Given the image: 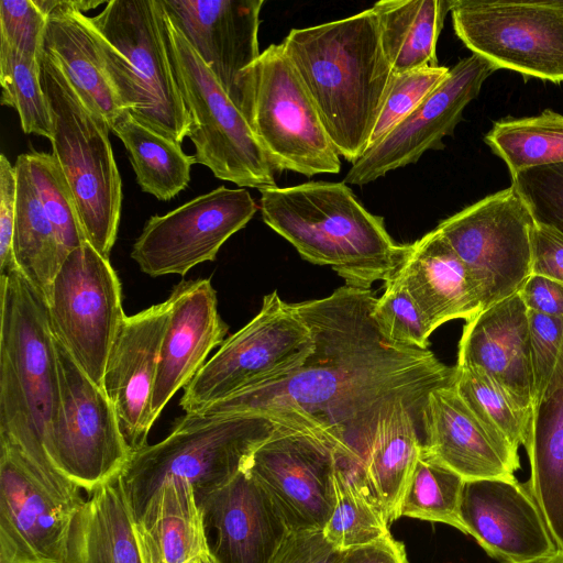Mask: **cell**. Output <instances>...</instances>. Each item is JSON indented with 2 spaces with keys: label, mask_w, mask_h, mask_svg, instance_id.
Returning a JSON list of instances; mask_svg holds the SVG:
<instances>
[{
  "label": "cell",
  "mask_w": 563,
  "mask_h": 563,
  "mask_svg": "<svg viewBox=\"0 0 563 563\" xmlns=\"http://www.w3.org/2000/svg\"><path fill=\"white\" fill-rule=\"evenodd\" d=\"M80 505L56 494L0 441V563H65Z\"/></svg>",
  "instance_id": "e0dca14e"
},
{
  "label": "cell",
  "mask_w": 563,
  "mask_h": 563,
  "mask_svg": "<svg viewBox=\"0 0 563 563\" xmlns=\"http://www.w3.org/2000/svg\"><path fill=\"white\" fill-rule=\"evenodd\" d=\"M143 563H197L210 555L194 488L169 479L135 525Z\"/></svg>",
  "instance_id": "83f0119b"
},
{
  "label": "cell",
  "mask_w": 563,
  "mask_h": 563,
  "mask_svg": "<svg viewBox=\"0 0 563 563\" xmlns=\"http://www.w3.org/2000/svg\"><path fill=\"white\" fill-rule=\"evenodd\" d=\"M344 553L322 530H290L272 563H340Z\"/></svg>",
  "instance_id": "bcb514c9"
},
{
  "label": "cell",
  "mask_w": 563,
  "mask_h": 563,
  "mask_svg": "<svg viewBox=\"0 0 563 563\" xmlns=\"http://www.w3.org/2000/svg\"><path fill=\"white\" fill-rule=\"evenodd\" d=\"M159 5L168 54L190 117L187 136L196 150V164L241 187L276 186V172L246 119Z\"/></svg>",
  "instance_id": "9c48e42d"
},
{
  "label": "cell",
  "mask_w": 563,
  "mask_h": 563,
  "mask_svg": "<svg viewBox=\"0 0 563 563\" xmlns=\"http://www.w3.org/2000/svg\"><path fill=\"white\" fill-rule=\"evenodd\" d=\"M52 329L81 371L100 388L108 355L125 314L118 275L89 242L62 263L47 301Z\"/></svg>",
  "instance_id": "5bb4252c"
},
{
  "label": "cell",
  "mask_w": 563,
  "mask_h": 563,
  "mask_svg": "<svg viewBox=\"0 0 563 563\" xmlns=\"http://www.w3.org/2000/svg\"><path fill=\"white\" fill-rule=\"evenodd\" d=\"M527 310L563 317V284L540 275H530L518 291Z\"/></svg>",
  "instance_id": "681fc988"
},
{
  "label": "cell",
  "mask_w": 563,
  "mask_h": 563,
  "mask_svg": "<svg viewBox=\"0 0 563 563\" xmlns=\"http://www.w3.org/2000/svg\"><path fill=\"white\" fill-rule=\"evenodd\" d=\"M525 450L530 463L527 484L563 551V346L552 377L533 408Z\"/></svg>",
  "instance_id": "f546056e"
},
{
  "label": "cell",
  "mask_w": 563,
  "mask_h": 563,
  "mask_svg": "<svg viewBox=\"0 0 563 563\" xmlns=\"http://www.w3.org/2000/svg\"><path fill=\"white\" fill-rule=\"evenodd\" d=\"M313 339L294 303L273 291L258 313L230 335L184 388L179 405L187 415L289 376L311 354Z\"/></svg>",
  "instance_id": "30bf717a"
},
{
  "label": "cell",
  "mask_w": 563,
  "mask_h": 563,
  "mask_svg": "<svg viewBox=\"0 0 563 563\" xmlns=\"http://www.w3.org/2000/svg\"><path fill=\"white\" fill-rule=\"evenodd\" d=\"M59 401L45 439L46 454L65 478L91 493L121 474L132 453L113 406L55 336Z\"/></svg>",
  "instance_id": "8fae6325"
},
{
  "label": "cell",
  "mask_w": 563,
  "mask_h": 563,
  "mask_svg": "<svg viewBox=\"0 0 563 563\" xmlns=\"http://www.w3.org/2000/svg\"><path fill=\"white\" fill-rule=\"evenodd\" d=\"M38 62L52 117L53 155L73 191L87 242L109 258L122 207V181L109 140L111 130L85 106L48 55L43 52Z\"/></svg>",
  "instance_id": "52a82bcc"
},
{
  "label": "cell",
  "mask_w": 563,
  "mask_h": 563,
  "mask_svg": "<svg viewBox=\"0 0 563 563\" xmlns=\"http://www.w3.org/2000/svg\"><path fill=\"white\" fill-rule=\"evenodd\" d=\"M135 525L119 474L77 509L65 563H143Z\"/></svg>",
  "instance_id": "f1b7e54d"
},
{
  "label": "cell",
  "mask_w": 563,
  "mask_h": 563,
  "mask_svg": "<svg viewBox=\"0 0 563 563\" xmlns=\"http://www.w3.org/2000/svg\"><path fill=\"white\" fill-rule=\"evenodd\" d=\"M532 410L540 401L563 346V317L528 310Z\"/></svg>",
  "instance_id": "ee69618b"
},
{
  "label": "cell",
  "mask_w": 563,
  "mask_h": 563,
  "mask_svg": "<svg viewBox=\"0 0 563 563\" xmlns=\"http://www.w3.org/2000/svg\"><path fill=\"white\" fill-rule=\"evenodd\" d=\"M263 221L306 261L330 266L345 285L369 289L389 280L410 244H398L343 181H308L260 190Z\"/></svg>",
  "instance_id": "277c9868"
},
{
  "label": "cell",
  "mask_w": 563,
  "mask_h": 563,
  "mask_svg": "<svg viewBox=\"0 0 563 563\" xmlns=\"http://www.w3.org/2000/svg\"><path fill=\"white\" fill-rule=\"evenodd\" d=\"M511 176L536 220L563 233V163L530 168Z\"/></svg>",
  "instance_id": "7bdbcfd3"
},
{
  "label": "cell",
  "mask_w": 563,
  "mask_h": 563,
  "mask_svg": "<svg viewBox=\"0 0 563 563\" xmlns=\"http://www.w3.org/2000/svg\"><path fill=\"white\" fill-rule=\"evenodd\" d=\"M340 563H408L404 544L391 534L360 548L345 551Z\"/></svg>",
  "instance_id": "f907efd6"
},
{
  "label": "cell",
  "mask_w": 563,
  "mask_h": 563,
  "mask_svg": "<svg viewBox=\"0 0 563 563\" xmlns=\"http://www.w3.org/2000/svg\"><path fill=\"white\" fill-rule=\"evenodd\" d=\"M197 563H214V562H213V560L211 559V556L209 555V556H207V558H205V559L200 560V561H199V562H197Z\"/></svg>",
  "instance_id": "f5cc1de1"
},
{
  "label": "cell",
  "mask_w": 563,
  "mask_h": 563,
  "mask_svg": "<svg viewBox=\"0 0 563 563\" xmlns=\"http://www.w3.org/2000/svg\"><path fill=\"white\" fill-rule=\"evenodd\" d=\"M111 131L124 144L144 192L167 201L188 186L196 162L194 155L184 153L180 144L140 123L126 110L117 118Z\"/></svg>",
  "instance_id": "836d02e7"
},
{
  "label": "cell",
  "mask_w": 563,
  "mask_h": 563,
  "mask_svg": "<svg viewBox=\"0 0 563 563\" xmlns=\"http://www.w3.org/2000/svg\"><path fill=\"white\" fill-rule=\"evenodd\" d=\"M375 300L371 289L345 285L294 303L313 339L305 363L191 415H257L307 429L330 442L342 467L365 474L379 422L400 404L420 418L428 395L455 377L430 350L389 340L373 317Z\"/></svg>",
  "instance_id": "6da1fadb"
},
{
  "label": "cell",
  "mask_w": 563,
  "mask_h": 563,
  "mask_svg": "<svg viewBox=\"0 0 563 563\" xmlns=\"http://www.w3.org/2000/svg\"><path fill=\"white\" fill-rule=\"evenodd\" d=\"M419 306L432 330L454 320H472L484 305L466 266L433 229L410 244L394 275Z\"/></svg>",
  "instance_id": "4316f807"
},
{
  "label": "cell",
  "mask_w": 563,
  "mask_h": 563,
  "mask_svg": "<svg viewBox=\"0 0 563 563\" xmlns=\"http://www.w3.org/2000/svg\"><path fill=\"white\" fill-rule=\"evenodd\" d=\"M238 108L275 172L338 174L340 155L280 44H272L238 84Z\"/></svg>",
  "instance_id": "ba28073f"
},
{
  "label": "cell",
  "mask_w": 563,
  "mask_h": 563,
  "mask_svg": "<svg viewBox=\"0 0 563 563\" xmlns=\"http://www.w3.org/2000/svg\"><path fill=\"white\" fill-rule=\"evenodd\" d=\"M334 493V507L322 531L335 548L347 551L391 534L383 507L366 477L347 472L336 463Z\"/></svg>",
  "instance_id": "e575fe53"
},
{
  "label": "cell",
  "mask_w": 563,
  "mask_h": 563,
  "mask_svg": "<svg viewBox=\"0 0 563 563\" xmlns=\"http://www.w3.org/2000/svg\"><path fill=\"white\" fill-rule=\"evenodd\" d=\"M38 59L0 40L1 103L16 110L24 133L51 140L52 117Z\"/></svg>",
  "instance_id": "f35d334b"
},
{
  "label": "cell",
  "mask_w": 563,
  "mask_h": 563,
  "mask_svg": "<svg viewBox=\"0 0 563 563\" xmlns=\"http://www.w3.org/2000/svg\"><path fill=\"white\" fill-rule=\"evenodd\" d=\"M172 298L126 316L111 345L102 389L111 401L123 439L135 453L147 445L155 421L151 400Z\"/></svg>",
  "instance_id": "ffe728a7"
},
{
  "label": "cell",
  "mask_w": 563,
  "mask_h": 563,
  "mask_svg": "<svg viewBox=\"0 0 563 563\" xmlns=\"http://www.w3.org/2000/svg\"><path fill=\"white\" fill-rule=\"evenodd\" d=\"M87 23L122 108L181 144L190 117L168 54L159 1L111 0Z\"/></svg>",
  "instance_id": "5b68a950"
},
{
  "label": "cell",
  "mask_w": 563,
  "mask_h": 563,
  "mask_svg": "<svg viewBox=\"0 0 563 563\" xmlns=\"http://www.w3.org/2000/svg\"><path fill=\"white\" fill-rule=\"evenodd\" d=\"M26 157L37 196L66 258L87 241L73 191L53 154L31 152Z\"/></svg>",
  "instance_id": "ab89813d"
},
{
  "label": "cell",
  "mask_w": 563,
  "mask_h": 563,
  "mask_svg": "<svg viewBox=\"0 0 563 563\" xmlns=\"http://www.w3.org/2000/svg\"><path fill=\"white\" fill-rule=\"evenodd\" d=\"M335 466L336 452L325 438L277 422L244 470L267 492L290 530H323L335 503Z\"/></svg>",
  "instance_id": "2e32d148"
},
{
  "label": "cell",
  "mask_w": 563,
  "mask_h": 563,
  "mask_svg": "<svg viewBox=\"0 0 563 563\" xmlns=\"http://www.w3.org/2000/svg\"><path fill=\"white\" fill-rule=\"evenodd\" d=\"M169 297L170 317L151 400L155 420L176 391L185 388L201 369L209 353L223 343L228 332L210 279L181 282Z\"/></svg>",
  "instance_id": "cb8c5ba5"
},
{
  "label": "cell",
  "mask_w": 563,
  "mask_h": 563,
  "mask_svg": "<svg viewBox=\"0 0 563 563\" xmlns=\"http://www.w3.org/2000/svg\"><path fill=\"white\" fill-rule=\"evenodd\" d=\"M0 441L15 448L55 493L80 503V489L55 470L45 451L59 401L47 303L19 269L0 275Z\"/></svg>",
  "instance_id": "3957f363"
},
{
  "label": "cell",
  "mask_w": 563,
  "mask_h": 563,
  "mask_svg": "<svg viewBox=\"0 0 563 563\" xmlns=\"http://www.w3.org/2000/svg\"><path fill=\"white\" fill-rule=\"evenodd\" d=\"M420 422L424 449L465 481L516 477L518 450L475 416L453 384L428 395Z\"/></svg>",
  "instance_id": "603a6c76"
},
{
  "label": "cell",
  "mask_w": 563,
  "mask_h": 563,
  "mask_svg": "<svg viewBox=\"0 0 563 563\" xmlns=\"http://www.w3.org/2000/svg\"><path fill=\"white\" fill-rule=\"evenodd\" d=\"M14 169L16 176L14 258L18 269L47 303L54 278L65 256L37 196L26 154L18 156Z\"/></svg>",
  "instance_id": "1f68e13d"
},
{
  "label": "cell",
  "mask_w": 563,
  "mask_h": 563,
  "mask_svg": "<svg viewBox=\"0 0 563 563\" xmlns=\"http://www.w3.org/2000/svg\"><path fill=\"white\" fill-rule=\"evenodd\" d=\"M460 514L466 529L499 563H537L559 551L527 483L465 481Z\"/></svg>",
  "instance_id": "d6986e66"
},
{
  "label": "cell",
  "mask_w": 563,
  "mask_h": 563,
  "mask_svg": "<svg viewBox=\"0 0 563 563\" xmlns=\"http://www.w3.org/2000/svg\"><path fill=\"white\" fill-rule=\"evenodd\" d=\"M276 424L257 415L185 413L164 440L133 453L120 474L135 522L169 479L185 481L196 497L229 483Z\"/></svg>",
  "instance_id": "8992f818"
},
{
  "label": "cell",
  "mask_w": 563,
  "mask_h": 563,
  "mask_svg": "<svg viewBox=\"0 0 563 563\" xmlns=\"http://www.w3.org/2000/svg\"><path fill=\"white\" fill-rule=\"evenodd\" d=\"M372 9L394 74L440 66L437 43L449 0H380Z\"/></svg>",
  "instance_id": "4dcf8cb0"
},
{
  "label": "cell",
  "mask_w": 563,
  "mask_h": 563,
  "mask_svg": "<svg viewBox=\"0 0 563 563\" xmlns=\"http://www.w3.org/2000/svg\"><path fill=\"white\" fill-rule=\"evenodd\" d=\"M563 284V233L536 222L532 230V271Z\"/></svg>",
  "instance_id": "c3c4849f"
},
{
  "label": "cell",
  "mask_w": 563,
  "mask_h": 563,
  "mask_svg": "<svg viewBox=\"0 0 563 563\" xmlns=\"http://www.w3.org/2000/svg\"><path fill=\"white\" fill-rule=\"evenodd\" d=\"M453 385L475 416L514 449L528 444L532 412L478 366L457 363Z\"/></svg>",
  "instance_id": "8d00e7d4"
},
{
  "label": "cell",
  "mask_w": 563,
  "mask_h": 563,
  "mask_svg": "<svg viewBox=\"0 0 563 563\" xmlns=\"http://www.w3.org/2000/svg\"><path fill=\"white\" fill-rule=\"evenodd\" d=\"M534 224L530 208L510 185L435 229L466 266L486 309L518 294L531 275Z\"/></svg>",
  "instance_id": "7c38bea8"
},
{
  "label": "cell",
  "mask_w": 563,
  "mask_h": 563,
  "mask_svg": "<svg viewBox=\"0 0 563 563\" xmlns=\"http://www.w3.org/2000/svg\"><path fill=\"white\" fill-rule=\"evenodd\" d=\"M465 479L445 466L424 446L401 495L397 519L416 518L441 522L466 534L460 508Z\"/></svg>",
  "instance_id": "74e56055"
},
{
  "label": "cell",
  "mask_w": 563,
  "mask_h": 563,
  "mask_svg": "<svg viewBox=\"0 0 563 563\" xmlns=\"http://www.w3.org/2000/svg\"><path fill=\"white\" fill-rule=\"evenodd\" d=\"M16 205V176L14 166L0 156V275L18 269L13 253Z\"/></svg>",
  "instance_id": "7dc6e473"
},
{
  "label": "cell",
  "mask_w": 563,
  "mask_h": 563,
  "mask_svg": "<svg viewBox=\"0 0 563 563\" xmlns=\"http://www.w3.org/2000/svg\"><path fill=\"white\" fill-rule=\"evenodd\" d=\"M373 317L389 340L429 350V336L433 330L406 287L395 276L385 282L383 295L375 300Z\"/></svg>",
  "instance_id": "60d3db41"
},
{
  "label": "cell",
  "mask_w": 563,
  "mask_h": 563,
  "mask_svg": "<svg viewBox=\"0 0 563 563\" xmlns=\"http://www.w3.org/2000/svg\"><path fill=\"white\" fill-rule=\"evenodd\" d=\"M170 21L238 107L242 73L261 55L263 0H159Z\"/></svg>",
  "instance_id": "7402d4cb"
},
{
  "label": "cell",
  "mask_w": 563,
  "mask_h": 563,
  "mask_svg": "<svg viewBox=\"0 0 563 563\" xmlns=\"http://www.w3.org/2000/svg\"><path fill=\"white\" fill-rule=\"evenodd\" d=\"M457 363L484 369L533 415L528 310L518 294L466 321Z\"/></svg>",
  "instance_id": "484cf974"
},
{
  "label": "cell",
  "mask_w": 563,
  "mask_h": 563,
  "mask_svg": "<svg viewBox=\"0 0 563 563\" xmlns=\"http://www.w3.org/2000/svg\"><path fill=\"white\" fill-rule=\"evenodd\" d=\"M280 45L336 152L355 163L368 148L394 76L373 9L292 29Z\"/></svg>",
  "instance_id": "7a4b0ae2"
},
{
  "label": "cell",
  "mask_w": 563,
  "mask_h": 563,
  "mask_svg": "<svg viewBox=\"0 0 563 563\" xmlns=\"http://www.w3.org/2000/svg\"><path fill=\"white\" fill-rule=\"evenodd\" d=\"M257 211L246 189L220 186L164 216H153L132 246L131 257L151 277L185 276L214 261L220 247Z\"/></svg>",
  "instance_id": "9a60e30c"
},
{
  "label": "cell",
  "mask_w": 563,
  "mask_h": 563,
  "mask_svg": "<svg viewBox=\"0 0 563 563\" xmlns=\"http://www.w3.org/2000/svg\"><path fill=\"white\" fill-rule=\"evenodd\" d=\"M33 1L47 18L43 52L62 69L85 106L111 130L124 109L109 81L84 14L104 1Z\"/></svg>",
  "instance_id": "d4e9b609"
},
{
  "label": "cell",
  "mask_w": 563,
  "mask_h": 563,
  "mask_svg": "<svg viewBox=\"0 0 563 563\" xmlns=\"http://www.w3.org/2000/svg\"><path fill=\"white\" fill-rule=\"evenodd\" d=\"M497 68L472 54L450 68L444 81L385 137L371 146L346 173V185H367L387 173L417 163L429 150L444 147L465 107Z\"/></svg>",
  "instance_id": "ac0fdd59"
},
{
  "label": "cell",
  "mask_w": 563,
  "mask_h": 563,
  "mask_svg": "<svg viewBox=\"0 0 563 563\" xmlns=\"http://www.w3.org/2000/svg\"><path fill=\"white\" fill-rule=\"evenodd\" d=\"M456 36L497 69L563 81V1L449 0Z\"/></svg>",
  "instance_id": "4fadbf2b"
},
{
  "label": "cell",
  "mask_w": 563,
  "mask_h": 563,
  "mask_svg": "<svg viewBox=\"0 0 563 563\" xmlns=\"http://www.w3.org/2000/svg\"><path fill=\"white\" fill-rule=\"evenodd\" d=\"M46 15L33 0L0 1V40H4L20 52L40 58Z\"/></svg>",
  "instance_id": "f6af8a7d"
},
{
  "label": "cell",
  "mask_w": 563,
  "mask_h": 563,
  "mask_svg": "<svg viewBox=\"0 0 563 563\" xmlns=\"http://www.w3.org/2000/svg\"><path fill=\"white\" fill-rule=\"evenodd\" d=\"M537 563H563V551L559 550L553 555H551L542 561H539Z\"/></svg>",
  "instance_id": "816d5d0a"
},
{
  "label": "cell",
  "mask_w": 563,
  "mask_h": 563,
  "mask_svg": "<svg viewBox=\"0 0 563 563\" xmlns=\"http://www.w3.org/2000/svg\"><path fill=\"white\" fill-rule=\"evenodd\" d=\"M485 143L507 165L510 175L563 163V114L504 119L485 135Z\"/></svg>",
  "instance_id": "d590c367"
},
{
  "label": "cell",
  "mask_w": 563,
  "mask_h": 563,
  "mask_svg": "<svg viewBox=\"0 0 563 563\" xmlns=\"http://www.w3.org/2000/svg\"><path fill=\"white\" fill-rule=\"evenodd\" d=\"M419 416L397 405L377 428L365 465L368 484L379 500L388 523L397 509L423 443L418 435Z\"/></svg>",
  "instance_id": "d6a6232c"
},
{
  "label": "cell",
  "mask_w": 563,
  "mask_h": 563,
  "mask_svg": "<svg viewBox=\"0 0 563 563\" xmlns=\"http://www.w3.org/2000/svg\"><path fill=\"white\" fill-rule=\"evenodd\" d=\"M196 498L214 563H272L290 532L271 496L245 470Z\"/></svg>",
  "instance_id": "44dd1931"
},
{
  "label": "cell",
  "mask_w": 563,
  "mask_h": 563,
  "mask_svg": "<svg viewBox=\"0 0 563 563\" xmlns=\"http://www.w3.org/2000/svg\"><path fill=\"white\" fill-rule=\"evenodd\" d=\"M449 71L450 68L438 66L394 74L388 96L371 135L368 148L412 113L444 81Z\"/></svg>",
  "instance_id": "b9f144b4"
}]
</instances>
